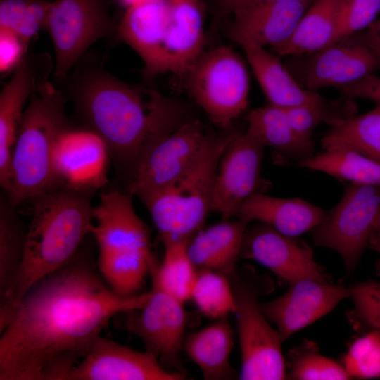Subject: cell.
Segmentation results:
<instances>
[{"label": "cell", "mask_w": 380, "mask_h": 380, "mask_svg": "<svg viewBox=\"0 0 380 380\" xmlns=\"http://www.w3.org/2000/svg\"><path fill=\"white\" fill-rule=\"evenodd\" d=\"M77 253L0 310L1 380H64L112 318L146 303L149 291L116 293Z\"/></svg>", "instance_id": "1"}, {"label": "cell", "mask_w": 380, "mask_h": 380, "mask_svg": "<svg viewBox=\"0 0 380 380\" xmlns=\"http://www.w3.org/2000/svg\"><path fill=\"white\" fill-rule=\"evenodd\" d=\"M58 82L73 102L80 126L103 139L117 172L127 173L129 180L149 149L185 121L174 100L120 80L91 53Z\"/></svg>", "instance_id": "2"}, {"label": "cell", "mask_w": 380, "mask_h": 380, "mask_svg": "<svg viewBox=\"0 0 380 380\" xmlns=\"http://www.w3.org/2000/svg\"><path fill=\"white\" fill-rule=\"evenodd\" d=\"M96 190L59 186L27 201V227L23 263L0 309L18 302L42 279L56 272L77 252L93 225L91 199Z\"/></svg>", "instance_id": "3"}, {"label": "cell", "mask_w": 380, "mask_h": 380, "mask_svg": "<svg viewBox=\"0 0 380 380\" xmlns=\"http://www.w3.org/2000/svg\"><path fill=\"white\" fill-rule=\"evenodd\" d=\"M67 99L47 80L28 100L12 154L8 196L15 205L58 186L52 166L53 148L60 134L73 125L65 115Z\"/></svg>", "instance_id": "4"}, {"label": "cell", "mask_w": 380, "mask_h": 380, "mask_svg": "<svg viewBox=\"0 0 380 380\" xmlns=\"http://www.w3.org/2000/svg\"><path fill=\"white\" fill-rule=\"evenodd\" d=\"M235 132L208 134L194 164L170 186L139 198L148 210L159 236L190 240L201 229L208 212L220 158Z\"/></svg>", "instance_id": "5"}, {"label": "cell", "mask_w": 380, "mask_h": 380, "mask_svg": "<svg viewBox=\"0 0 380 380\" xmlns=\"http://www.w3.org/2000/svg\"><path fill=\"white\" fill-rule=\"evenodd\" d=\"M117 37L140 56L143 74L148 80L181 72L196 46L193 27L172 8L169 0H153L125 10Z\"/></svg>", "instance_id": "6"}, {"label": "cell", "mask_w": 380, "mask_h": 380, "mask_svg": "<svg viewBox=\"0 0 380 380\" xmlns=\"http://www.w3.org/2000/svg\"><path fill=\"white\" fill-rule=\"evenodd\" d=\"M233 290L242 380L286 379V367L277 329L264 315L260 298L276 287L272 279L251 266L227 276Z\"/></svg>", "instance_id": "7"}, {"label": "cell", "mask_w": 380, "mask_h": 380, "mask_svg": "<svg viewBox=\"0 0 380 380\" xmlns=\"http://www.w3.org/2000/svg\"><path fill=\"white\" fill-rule=\"evenodd\" d=\"M183 77L189 94L218 127L227 129L248 105V70L229 46L203 51Z\"/></svg>", "instance_id": "8"}, {"label": "cell", "mask_w": 380, "mask_h": 380, "mask_svg": "<svg viewBox=\"0 0 380 380\" xmlns=\"http://www.w3.org/2000/svg\"><path fill=\"white\" fill-rule=\"evenodd\" d=\"M110 0H54L44 29L55 51L53 75L57 82L67 76L97 40L117 36L119 21L109 11Z\"/></svg>", "instance_id": "9"}, {"label": "cell", "mask_w": 380, "mask_h": 380, "mask_svg": "<svg viewBox=\"0 0 380 380\" xmlns=\"http://www.w3.org/2000/svg\"><path fill=\"white\" fill-rule=\"evenodd\" d=\"M380 218V184H350L339 202L311 231L313 242L331 248L353 272Z\"/></svg>", "instance_id": "10"}, {"label": "cell", "mask_w": 380, "mask_h": 380, "mask_svg": "<svg viewBox=\"0 0 380 380\" xmlns=\"http://www.w3.org/2000/svg\"><path fill=\"white\" fill-rule=\"evenodd\" d=\"M148 300L141 308L123 312L122 327L139 337L167 369L186 374L182 365L186 315L184 304L160 286L154 274Z\"/></svg>", "instance_id": "11"}, {"label": "cell", "mask_w": 380, "mask_h": 380, "mask_svg": "<svg viewBox=\"0 0 380 380\" xmlns=\"http://www.w3.org/2000/svg\"><path fill=\"white\" fill-rule=\"evenodd\" d=\"M208 134L196 120H185L142 158L126 191L138 198L163 189L184 175L198 156Z\"/></svg>", "instance_id": "12"}, {"label": "cell", "mask_w": 380, "mask_h": 380, "mask_svg": "<svg viewBox=\"0 0 380 380\" xmlns=\"http://www.w3.org/2000/svg\"><path fill=\"white\" fill-rule=\"evenodd\" d=\"M286 66L305 89H337L360 80L380 69V63L355 35L315 52L291 56Z\"/></svg>", "instance_id": "13"}, {"label": "cell", "mask_w": 380, "mask_h": 380, "mask_svg": "<svg viewBox=\"0 0 380 380\" xmlns=\"http://www.w3.org/2000/svg\"><path fill=\"white\" fill-rule=\"evenodd\" d=\"M265 147L246 132H234L220 158L212 194L211 211L223 220L236 216L248 198L269 186L260 175Z\"/></svg>", "instance_id": "14"}, {"label": "cell", "mask_w": 380, "mask_h": 380, "mask_svg": "<svg viewBox=\"0 0 380 380\" xmlns=\"http://www.w3.org/2000/svg\"><path fill=\"white\" fill-rule=\"evenodd\" d=\"M151 352L138 351L99 336L64 380H182Z\"/></svg>", "instance_id": "15"}, {"label": "cell", "mask_w": 380, "mask_h": 380, "mask_svg": "<svg viewBox=\"0 0 380 380\" xmlns=\"http://www.w3.org/2000/svg\"><path fill=\"white\" fill-rule=\"evenodd\" d=\"M54 63L47 53L27 51L0 94V184L11 191V160L27 100L42 82L49 80Z\"/></svg>", "instance_id": "16"}, {"label": "cell", "mask_w": 380, "mask_h": 380, "mask_svg": "<svg viewBox=\"0 0 380 380\" xmlns=\"http://www.w3.org/2000/svg\"><path fill=\"white\" fill-rule=\"evenodd\" d=\"M240 257L259 262L289 284L307 279L329 283L310 246L264 223L246 229Z\"/></svg>", "instance_id": "17"}, {"label": "cell", "mask_w": 380, "mask_h": 380, "mask_svg": "<svg viewBox=\"0 0 380 380\" xmlns=\"http://www.w3.org/2000/svg\"><path fill=\"white\" fill-rule=\"evenodd\" d=\"M108 158L106 145L96 133L71 125L60 134L53 151L57 186L97 190L107 182Z\"/></svg>", "instance_id": "18"}, {"label": "cell", "mask_w": 380, "mask_h": 380, "mask_svg": "<svg viewBox=\"0 0 380 380\" xmlns=\"http://www.w3.org/2000/svg\"><path fill=\"white\" fill-rule=\"evenodd\" d=\"M349 296V287L307 279L289 284L284 294L261 303V308L270 322L276 325L284 342L329 313Z\"/></svg>", "instance_id": "19"}, {"label": "cell", "mask_w": 380, "mask_h": 380, "mask_svg": "<svg viewBox=\"0 0 380 380\" xmlns=\"http://www.w3.org/2000/svg\"><path fill=\"white\" fill-rule=\"evenodd\" d=\"M314 0L258 4L235 10L226 33L242 47L272 49L286 42Z\"/></svg>", "instance_id": "20"}, {"label": "cell", "mask_w": 380, "mask_h": 380, "mask_svg": "<svg viewBox=\"0 0 380 380\" xmlns=\"http://www.w3.org/2000/svg\"><path fill=\"white\" fill-rule=\"evenodd\" d=\"M132 195L125 190L102 191L94 207L90 234L94 237L99 254L151 249V232L136 213Z\"/></svg>", "instance_id": "21"}, {"label": "cell", "mask_w": 380, "mask_h": 380, "mask_svg": "<svg viewBox=\"0 0 380 380\" xmlns=\"http://www.w3.org/2000/svg\"><path fill=\"white\" fill-rule=\"evenodd\" d=\"M327 210L302 198H284L257 192L248 198L236 216L248 222L256 220L293 237L311 231L321 223Z\"/></svg>", "instance_id": "22"}, {"label": "cell", "mask_w": 380, "mask_h": 380, "mask_svg": "<svg viewBox=\"0 0 380 380\" xmlns=\"http://www.w3.org/2000/svg\"><path fill=\"white\" fill-rule=\"evenodd\" d=\"M248 224L238 217L198 230L187 245L189 256L196 270H213L227 276L233 272Z\"/></svg>", "instance_id": "23"}, {"label": "cell", "mask_w": 380, "mask_h": 380, "mask_svg": "<svg viewBox=\"0 0 380 380\" xmlns=\"http://www.w3.org/2000/svg\"><path fill=\"white\" fill-rule=\"evenodd\" d=\"M242 49L269 103L289 108L327 101L317 91L304 89L274 53L253 46Z\"/></svg>", "instance_id": "24"}, {"label": "cell", "mask_w": 380, "mask_h": 380, "mask_svg": "<svg viewBox=\"0 0 380 380\" xmlns=\"http://www.w3.org/2000/svg\"><path fill=\"white\" fill-rule=\"evenodd\" d=\"M233 346V329L227 318H223L188 333L183 351L199 367L205 379H234L239 376L230 364Z\"/></svg>", "instance_id": "25"}, {"label": "cell", "mask_w": 380, "mask_h": 380, "mask_svg": "<svg viewBox=\"0 0 380 380\" xmlns=\"http://www.w3.org/2000/svg\"><path fill=\"white\" fill-rule=\"evenodd\" d=\"M341 0H314L300 19L291 37L272 48L281 56L309 53L336 42Z\"/></svg>", "instance_id": "26"}, {"label": "cell", "mask_w": 380, "mask_h": 380, "mask_svg": "<svg viewBox=\"0 0 380 380\" xmlns=\"http://www.w3.org/2000/svg\"><path fill=\"white\" fill-rule=\"evenodd\" d=\"M246 132L298 163L313 156L312 141L301 138L292 127L284 108L268 103L251 110Z\"/></svg>", "instance_id": "27"}, {"label": "cell", "mask_w": 380, "mask_h": 380, "mask_svg": "<svg viewBox=\"0 0 380 380\" xmlns=\"http://www.w3.org/2000/svg\"><path fill=\"white\" fill-rule=\"evenodd\" d=\"M330 127L321 140L324 150L350 149L380 163V106Z\"/></svg>", "instance_id": "28"}, {"label": "cell", "mask_w": 380, "mask_h": 380, "mask_svg": "<svg viewBox=\"0 0 380 380\" xmlns=\"http://www.w3.org/2000/svg\"><path fill=\"white\" fill-rule=\"evenodd\" d=\"M17 208L3 191L0 196L1 300L15 281L24 257L27 227Z\"/></svg>", "instance_id": "29"}, {"label": "cell", "mask_w": 380, "mask_h": 380, "mask_svg": "<svg viewBox=\"0 0 380 380\" xmlns=\"http://www.w3.org/2000/svg\"><path fill=\"white\" fill-rule=\"evenodd\" d=\"M298 165L350 184H380V163L350 149L324 150Z\"/></svg>", "instance_id": "30"}, {"label": "cell", "mask_w": 380, "mask_h": 380, "mask_svg": "<svg viewBox=\"0 0 380 380\" xmlns=\"http://www.w3.org/2000/svg\"><path fill=\"white\" fill-rule=\"evenodd\" d=\"M154 257L151 249L99 254L98 268L113 291L131 296L140 293Z\"/></svg>", "instance_id": "31"}, {"label": "cell", "mask_w": 380, "mask_h": 380, "mask_svg": "<svg viewBox=\"0 0 380 380\" xmlns=\"http://www.w3.org/2000/svg\"><path fill=\"white\" fill-rule=\"evenodd\" d=\"M189 241L170 239L163 242V259L159 262L155 256L149 271L163 289L183 304L191 300L197 274L187 252Z\"/></svg>", "instance_id": "32"}, {"label": "cell", "mask_w": 380, "mask_h": 380, "mask_svg": "<svg viewBox=\"0 0 380 380\" xmlns=\"http://www.w3.org/2000/svg\"><path fill=\"white\" fill-rule=\"evenodd\" d=\"M286 379H350L342 365L320 353L317 344L305 338L287 353Z\"/></svg>", "instance_id": "33"}, {"label": "cell", "mask_w": 380, "mask_h": 380, "mask_svg": "<svg viewBox=\"0 0 380 380\" xmlns=\"http://www.w3.org/2000/svg\"><path fill=\"white\" fill-rule=\"evenodd\" d=\"M191 300L199 311L213 319L234 312L235 300L228 277L210 270H198Z\"/></svg>", "instance_id": "34"}, {"label": "cell", "mask_w": 380, "mask_h": 380, "mask_svg": "<svg viewBox=\"0 0 380 380\" xmlns=\"http://www.w3.org/2000/svg\"><path fill=\"white\" fill-rule=\"evenodd\" d=\"M295 132L303 139L312 141L314 129L320 123L330 126L356 115L357 106L353 99L341 98L318 104L303 105L284 108Z\"/></svg>", "instance_id": "35"}, {"label": "cell", "mask_w": 380, "mask_h": 380, "mask_svg": "<svg viewBox=\"0 0 380 380\" xmlns=\"http://www.w3.org/2000/svg\"><path fill=\"white\" fill-rule=\"evenodd\" d=\"M49 0H0V27L12 30L29 42L44 29Z\"/></svg>", "instance_id": "36"}, {"label": "cell", "mask_w": 380, "mask_h": 380, "mask_svg": "<svg viewBox=\"0 0 380 380\" xmlns=\"http://www.w3.org/2000/svg\"><path fill=\"white\" fill-rule=\"evenodd\" d=\"M350 378H380V329L367 331L355 339L343 357Z\"/></svg>", "instance_id": "37"}, {"label": "cell", "mask_w": 380, "mask_h": 380, "mask_svg": "<svg viewBox=\"0 0 380 380\" xmlns=\"http://www.w3.org/2000/svg\"><path fill=\"white\" fill-rule=\"evenodd\" d=\"M353 308L347 317L357 331L380 329V282L369 281L349 287Z\"/></svg>", "instance_id": "38"}, {"label": "cell", "mask_w": 380, "mask_h": 380, "mask_svg": "<svg viewBox=\"0 0 380 380\" xmlns=\"http://www.w3.org/2000/svg\"><path fill=\"white\" fill-rule=\"evenodd\" d=\"M379 13L380 0H341L336 42L365 30Z\"/></svg>", "instance_id": "39"}, {"label": "cell", "mask_w": 380, "mask_h": 380, "mask_svg": "<svg viewBox=\"0 0 380 380\" xmlns=\"http://www.w3.org/2000/svg\"><path fill=\"white\" fill-rule=\"evenodd\" d=\"M27 42L16 33L0 27V72L13 71L27 51Z\"/></svg>", "instance_id": "40"}, {"label": "cell", "mask_w": 380, "mask_h": 380, "mask_svg": "<svg viewBox=\"0 0 380 380\" xmlns=\"http://www.w3.org/2000/svg\"><path fill=\"white\" fill-rule=\"evenodd\" d=\"M338 89L342 98L367 99L380 106V77L375 74L343 86Z\"/></svg>", "instance_id": "41"}, {"label": "cell", "mask_w": 380, "mask_h": 380, "mask_svg": "<svg viewBox=\"0 0 380 380\" xmlns=\"http://www.w3.org/2000/svg\"><path fill=\"white\" fill-rule=\"evenodd\" d=\"M375 56L380 63V18L365 30L354 34Z\"/></svg>", "instance_id": "42"}, {"label": "cell", "mask_w": 380, "mask_h": 380, "mask_svg": "<svg viewBox=\"0 0 380 380\" xmlns=\"http://www.w3.org/2000/svg\"><path fill=\"white\" fill-rule=\"evenodd\" d=\"M304 1V0H217V18L219 17L215 28H217V25L218 22L221 20L222 18L231 15L232 12L235 10L246 7L248 6H252L258 4L263 3H271V2H284V1Z\"/></svg>", "instance_id": "43"}, {"label": "cell", "mask_w": 380, "mask_h": 380, "mask_svg": "<svg viewBox=\"0 0 380 380\" xmlns=\"http://www.w3.org/2000/svg\"><path fill=\"white\" fill-rule=\"evenodd\" d=\"M369 246L380 253V218L373 230L369 241ZM378 272L380 274V261L377 267Z\"/></svg>", "instance_id": "44"}, {"label": "cell", "mask_w": 380, "mask_h": 380, "mask_svg": "<svg viewBox=\"0 0 380 380\" xmlns=\"http://www.w3.org/2000/svg\"><path fill=\"white\" fill-rule=\"evenodd\" d=\"M153 0H116L125 10L138 6Z\"/></svg>", "instance_id": "45"}]
</instances>
